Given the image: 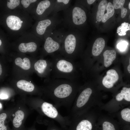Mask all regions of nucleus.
Listing matches in <instances>:
<instances>
[{"label": "nucleus", "mask_w": 130, "mask_h": 130, "mask_svg": "<svg viewBox=\"0 0 130 130\" xmlns=\"http://www.w3.org/2000/svg\"><path fill=\"white\" fill-rule=\"evenodd\" d=\"M45 91L57 105L68 106L75 91L74 81L64 79H45Z\"/></svg>", "instance_id": "1"}, {"label": "nucleus", "mask_w": 130, "mask_h": 130, "mask_svg": "<svg viewBox=\"0 0 130 130\" xmlns=\"http://www.w3.org/2000/svg\"><path fill=\"white\" fill-rule=\"evenodd\" d=\"M50 56L52 64L51 78L74 81L76 77V69L73 60L64 57L58 53Z\"/></svg>", "instance_id": "2"}, {"label": "nucleus", "mask_w": 130, "mask_h": 130, "mask_svg": "<svg viewBox=\"0 0 130 130\" xmlns=\"http://www.w3.org/2000/svg\"><path fill=\"white\" fill-rule=\"evenodd\" d=\"M66 32L64 28L47 31L44 36V42L39 58H44L48 55L58 53Z\"/></svg>", "instance_id": "3"}, {"label": "nucleus", "mask_w": 130, "mask_h": 130, "mask_svg": "<svg viewBox=\"0 0 130 130\" xmlns=\"http://www.w3.org/2000/svg\"><path fill=\"white\" fill-rule=\"evenodd\" d=\"M12 64V76L30 77L34 72L33 66L37 58L23 54L10 55Z\"/></svg>", "instance_id": "4"}, {"label": "nucleus", "mask_w": 130, "mask_h": 130, "mask_svg": "<svg viewBox=\"0 0 130 130\" xmlns=\"http://www.w3.org/2000/svg\"><path fill=\"white\" fill-rule=\"evenodd\" d=\"M62 19V24L64 28L74 29L85 23L87 16L83 8L75 5L63 11Z\"/></svg>", "instance_id": "5"}, {"label": "nucleus", "mask_w": 130, "mask_h": 130, "mask_svg": "<svg viewBox=\"0 0 130 130\" xmlns=\"http://www.w3.org/2000/svg\"><path fill=\"white\" fill-rule=\"evenodd\" d=\"M78 36L75 29H68L66 32L58 53L65 58L73 60L77 53Z\"/></svg>", "instance_id": "6"}, {"label": "nucleus", "mask_w": 130, "mask_h": 130, "mask_svg": "<svg viewBox=\"0 0 130 130\" xmlns=\"http://www.w3.org/2000/svg\"><path fill=\"white\" fill-rule=\"evenodd\" d=\"M62 18L57 13L52 15L38 21L35 27V32L39 37L43 39L44 35L48 31L54 29L62 24Z\"/></svg>", "instance_id": "7"}, {"label": "nucleus", "mask_w": 130, "mask_h": 130, "mask_svg": "<svg viewBox=\"0 0 130 130\" xmlns=\"http://www.w3.org/2000/svg\"><path fill=\"white\" fill-rule=\"evenodd\" d=\"M52 64L50 59L37 58L33 64L34 72L45 79L51 78Z\"/></svg>", "instance_id": "8"}, {"label": "nucleus", "mask_w": 130, "mask_h": 130, "mask_svg": "<svg viewBox=\"0 0 130 130\" xmlns=\"http://www.w3.org/2000/svg\"><path fill=\"white\" fill-rule=\"evenodd\" d=\"M55 2V0H44L38 3L35 13L39 20L43 19L51 14Z\"/></svg>", "instance_id": "9"}, {"label": "nucleus", "mask_w": 130, "mask_h": 130, "mask_svg": "<svg viewBox=\"0 0 130 130\" xmlns=\"http://www.w3.org/2000/svg\"><path fill=\"white\" fill-rule=\"evenodd\" d=\"M42 110L48 117L59 121H67L68 118L62 117L58 113L55 106L46 102H43L41 105Z\"/></svg>", "instance_id": "10"}, {"label": "nucleus", "mask_w": 130, "mask_h": 130, "mask_svg": "<svg viewBox=\"0 0 130 130\" xmlns=\"http://www.w3.org/2000/svg\"><path fill=\"white\" fill-rule=\"evenodd\" d=\"M40 45V40L38 39L35 41L21 43L18 45V49L20 53L30 54L32 57L37 58L36 54Z\"/></svg>", "instance_id": "11"}, {"label": "nucleus", "mask_w": 130, "mask_h": 130, "mask_svg": "<svg viewBox=\"0 0 130 130\" xmlns=\"http://www.w3.org/2000/svg\"><path fill=\"white\" fill-rule=\"evenodd\" d=\"M12 81L15 83L19 89L26 92H32L36 88L34 84L30 80V77L12 76Z\"/></svg>", "instance_id": "12"}, {"label": "nucleus", "mask_w": 130, "mask_h": 130, "mask_svg": "<svg viewBox=\"0 0 130 130\" xmlns=\"http://www.w3.org/2000/svg\"><path fill=\"white\" fill-rule=\"evenodd\" d=\"M119 75L116 70L110 69L107 72L106 75L103 78L102 83L103 85L107 88L112 87L115 83L118 80Z\"/></svg>", "instance_id": "13"}, {"label": "nucleus", "mask_w": 130, "mask_h": 130, "mask_svg": "<svg viewBox=\"0 0 130 130\" xmlns=\"http://www.w3.org/2000/svg\"><path fill=\"white\" fill-rule=\"evenodd\" d=\"M92 92L91 89L89 88L84 90L77 98L76 104L77 108H82L85 105L88 101Z\"/></svg>", "instance_id": "14"}, {"label": "nucleus", "mask_w": 130, "mask_h": 130, "mask_svg": "<svg viewBox=\"0 0 130 130\" xmlns=\"http://www.w3.org/2000/svg\"><path fill=\"white\" fill-rule=\"evenodd\" d=\"M6 21L7 26L11 30L14 31L19 30L23 22L19 17L13 15L8 16Z\"/></svg>", "instance_id": "15"}, {"label": "nucleus", "mask_w": 130, "mask_h": 130, "mask_svg": "<svg viewBox=\"0 0 130 130\" xmlns=\"http://www.w3.org/2000/svg\"><path fill=\"white\" fill-rule=\"evenodd\" d=\"M72 1L71 0H55L51 14L53 15L60 11L66 9L71 6Z\"/></svg>", "instance_id": "16"}, {"label": "nucleus", "mask_w": 130, "mask_h": 130, "mask_svg": "<svg viewBox=\"0 0 130 130\" xmlns=\"http://www.w3.org/2000/svg\"><path fill=\"white\" fill-rule=\"evenodd\" d=\"M105 45V41L102 38H99L96 39L92 48V53L95 56L99 55L104 49Z\"/></svg>", "instance_id": "17"}, {"label": "nucleus", "mask_w": 130, "mask_h": 130, "mask_svg": "<svg viewBox=\"0 0 130 130\" xmlns=\"http://www.w3.org/2000/svg\"><path fill=\"white\" fill-rule=\"evenodd\" d=\"M104 57V65L107 67L112 64L116 58V52L114 50H107L103 54Z\"/></svg>", "instance_id": "18"}, {"label": "nucleus", "mask_w": 130, "mask_h": 130, "mask_svg": "<svg viewBox=\"0 0 130 130\" xmlns=\"http://www.w3.org/2000/svg\"><path fill=\"white\" fill-rule=\"evenodd\" d=\"M108 3L107 0H102L100 2L98 6L96 20L98 22L102 20Z\"/></svg>", "instance_id": "19"}, {"label": "nucleus", "mask_w": 130, "mask_h": 130, "mask_svg": "<svg viewBox=\"0 0 130 130\" xmlns=\"http://www.w3.org/2000/svg\"><path fill=\"white\" fill-rule=\"evenodd\" d=\"M15 117L13 120V124L14 128H18L22 125V121L24 118V113L21 110H18L15 113Z\"/></svg>", "instance_id": "20"}, {"label": "nucleus", "mask_w": 130, "mask_h": 130, "mask_svg": "<svg viewBox=\"0 0 130 130\" xmlns=\"http://www.w3.org/2000/svg\"><path fill=\"white\" fill-rule=\"evenodd\" d=\"M128 102L130 101V88L124 87L121 92L116 97V99L118 101L122 100L123 99Z\"/></svg>", "instance_id": "21"}, {"label": "nucleus", "mask_w": 130, "mask_h": 130, "mask_svg": "<svg viewBox=\"0 0 130 130\" xmlns=\"http://www.w3.org/2000/svg\"><path fill=\"white\" fill-rule=\"evenodd\" d=\"M125 1V0H114L113 2L114 9H121V16L122 18H124L127 12V9L124 7Z\"/></svg>", "instance_id": "22"}, {"label": "nucleus", "mask_w": 130, "mask_h": 130, "mask_svg": "<svg viewBox=\"0 0 130 130\" xmlns=\"http://www.w3.org/2000/svg\"><path fill=\"white\" fill-rule=\"evenodd\" d=\"M106 9L107 13L104 14L102 20V22L103 23H105L111 17L114 13V9L113 5L110 2L108 3Z\"/></svg>", "instance_id": "23"}, {"label": "nucleus", "mask_w": 130, "mask_h": 130, "mask_svg": "<svg viewBox=\"0 0 130 130\" xmlns=\"http://www.w3.org/2000/svg\"><path fill=\"white\" fill-rule=\"evenodd\" d=\"M92 128V125L90 122L87 120L84 119L78 124L76 130H91Z\"/></svg>", "instance_id": "24"}, {"label": "nucleus", "mask_w": 130, "mask_h": 130, "mask_svg": "<svg viewBox=\"0 0 130 130\" xmlns=\"http://www.w3.org/2000/svg\"><path fill=\"white\" fill-rule=\"evenodd\" d=\"M121 114L122 118L126 121L130 122V109L125 108L121 111Z\"/></svg>", "instance_id": "25"}, {"label": "nucleus", "mask_w": 130, "mask_h": 130, "mask_svg": "<svg viewBox=\"0 0 130 130\" xmlns=\"http://www.w3.org/2000/svg\"><path fill=\"white\" fill-rule=\"evenodd\" d=\"M7 115L5 113L0 114V130H7L6 126L5 124L4 121Z\"/></svg>", "instance_id": "26"}, {"label": "nucleus", "mask_w": 130, "mask_h": 130, "mask_svg": "<svg viewBox=\"0 0 130 130\" xmlns=\"http://www.w3.org/2000/svg\"><path fill=\"white\" fill-rule=\"evenodd\" d=\"M20 3V0H9L7 1V5L9 9H13L18 6Z\"/></svg>", "instance_id": "27"}, {"label": "nucleus", "mask_w": 130, "mask_h": 130, "mask_svg": "<svg viewBox=\"0 0 130 130\" xmlns=\"http://www.w3.org/2000/svg\"><path fill=\"white\" fill-rule=\"evenodd\" d=\"M11 90L6 89L2 90L0 92V98L1 99H5L8 98L11 94Z\"/></svg>", "instance_id": "28"}, {"label": "nucleus", "mask_w": 130, "mask_h": 130, "mask_svg": "<svg viewBox=\"0 0 130 130\" xmlns=\"http://www.w3.org/2000/svg\"><path fill=\"white\" fill-rule=\"evenodd\" d=\"M128 23H124L122 24V26H121L120 27L118 28V31L120 30L121 32L120 33L119 35H124L126 34L125 33V32L127 30H128L129 27H128Z\"/></svg>", "instance_id": "29"}, {"label": "nucleus", "mask_w": 130, "mask_h": 130, "mask_svg": "<svg viewBox=\"0 0 130 130\" xmlns=\"http://www.w3.org/2000/svg\"><path fill=\"white\" fill-rule=\"evenodd\" d=\"M103 130H115L114 125L111 123L105 121L103 124Z\"/></svg>", "instance_id": "30"}, {"label": "nucleus", "mask_w": 130, "mask_h": 130, "mask_svg": "<svg viewBox=\"0 0 130 130\" xmlns=\"http://www.w3.org/2000/svg\"><path fill=\"white\" fill-rule=\"evenodd\" d=\"M37 1V0H21V2L23 7L25 8H26L31 4L36 2Z\"/></svg>", "instance_id": "31"}, {"label": "nucleus", "mask_w": 130, "mask_h": 130, "mask_svg": "<svg viewBox=\"0 0 130 130\" xmlns=\"http://www.w3.org/2000/svg\"><path fill=\"white\" fill-rule=\"evenodd\" d=\"M127 45V43L126 42H123L119 43L118 46V47L120 50H123L125 48Z\"/></svg>", "instance_id": "32"}, {"label": "nucleus", "mask_w": 130, "mask_h": 130, "mask_svg": "<svg viewBox=\"0 0 130 130\" xmlns=\"http://www.w3.org/2000/svg\"><path fill=\"white\" fill-rule=\"evenodd\" d=\"M96 0H87V2L89 5H91Z\"/></svg>", "instance_id": "33"}, {"label": "nucleus", "mask_w": 130, "mask_h": 130, "mask_svg": "<svg viewBox=\"0 0 130 130\" xmlns=\"http://www.w3.org/2000/svg\"><path fill=\"white\" fill-rule=\"evenodd\" d=\"M3 68L1 63H0V76L2 75L3 73Z\"/></svg>", "instance_id": "34"}, {"label": "nucleus", "mask_w": 130, "mask_h": 130, "mask_svg": "<svg viewBox=\"0 0 130 130\" xmlns=\"http://www.w3.org/2000/svg\"><path fill=\"white\" fill-rule=\"evenodd\" d=\"M130 65L129 64L127 67V70L129 73H130Z\"/></svg>", "instance_id": "35"}, {"label": "nucleus", "mask_w": 130, "mask_h": 130, "mask_svg": "<svg viewBox=\"0 0 130 130\" xmlns=\"http://www.w3.org/2000/svg\"><path fill=\"white\" fill-rule=\"evenodd\" d=\"M129 9H130V2H129Z\"/></svg>", "instance_id": "36"}, {"label": "nucleus", "mask_w": 130, "mask_h": 130, "mask_svg": "<svg viewBox=\"0 0 130 130\" xmlns=\"http://www.w3.org/2000/svg\"><path fill=\"white\" fill-rule=\"evenodd\" d=\"M2 41L0 39V46L1 45Z\"/></svg>", "instance_id": "37"}, {"label": "nucleus", "mask_w": 130, "mask_h": 130, "mask_svg": "<svg viewBox=\"0 0 130 130\" xmlns=\"http://www.w3.org/2000/svg\"><path fill=\"white\" fill-rule=\"evenodd\" d=\"M2 107V105L0 103V108H1Z\"/></svg>", "instance_id": "38"}, {"label": "nucleus", "mask_w": 130, "mask_h": 130, "mask_svg": "<svg viewBox=\"0 0 130 130\" xmlns=\"http://www.w3.org/2000/svg\"><path fill=\"white\" fill-rule=\"evenodd\" d=\"M56 130V129H52V130Z\"/></svg>", "instance_id": "39"}, {"label": "nucleus", "mask_w": 130, "mask_h": 130, "mask_svg": "<svg viewBox=\"0 0 130 130\" xmlns=\"http://www.w3.org/2000/svg\"></svg>", "instance_id": "40"}, {"label": "nucleus", "mask_w": 130, "mask_h": 130, "mask_svg": "<svg viewBox=\"0 0 130 130\" xmlns=\"http://www.w3.org/2000/svg\"></svg>", "instance_id": "41"}]
</instances>
